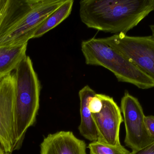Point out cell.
I'll use <instances>...</instances> for the list:
<instances>
[{
    "instance_id": "cell-20",
    "label": "cell",
    "mask_w": 154,
    "mask_h": 154,
    "mask_svg": "<svg viewBox=\"0 0 154 154\" xmlns=\"http://www.w3.org/2000/svg\"><path fill=\"white\" fill-rule=\"evenodd\" d=\"M150 29L152 32V35L153 38L154 39V24H152V25H150Z\"/></svg>"
},
{
    "instance_id": "cell-6",
    "label": "cell",
    "mask_w": 154,
    "mask_h": 154,
    "mask_svg": "<svg viewBox=\"0 0 154 154\" xmlns=\"http://www.w3.org/2000/svg\"><path fill=\"white\" fill-rule=\"evenodd\" d=\"M126 135L125 143L132 152L143 149L154 141L144 123V114L138 99L125 91L121 101Z\"/></svg>"
},
{
    "instance_id": "cell-13",
    "label": "cell",
    "mask_w": 154,
    "mask_h": 154,
    "mask_svg": "<svg viewBox=\"0 0 154 154\" xmlns=\"http://www.w3.org/2000/svg\"><path fill=\"white\" fill-rule=\"evenodd\" d=\"M74 2L73 0H66L64 3L49 14L38 28L33 38L42 37L68 18L72 11Z\"/></svg>"
},
{
    "instance_id": "cell-7",
    "label": "cell",
    "mask_w": 154,
    "mask_h": 154,
    "mask_svg": "<svg viewBox=\"0 0 154 154\" xmlns=\"http://www.w3.org/2000/svg\"><path fill=\"white\" fill-rule=\"evenodd\" d=\"M13 72L0 79V140L7 154L14 151L15 143Z\"/></svg>"
},
{
    "instance_id": "cell-17",
    "label": "cell",
    "mask_w": 154,
    "mask_h": 154,
    "mask_svg": "<svg viewBox=\"0 0 154 154\" xmlns=\"http://www.w3.org/2000/svg\"><path fill=\"white\" fill-rule=\"evenodd\" d=\"M131 154H154V141L151 144L143 149L135 152H132Z\"/></svg>"
},
{
    "instance_id": "cell-12",
    "label": "cell",
    "mask_w": 154,
    "mask_h": 154,
    "mask_svg": "<svg viewBox=\"0 0 154 154\" xmlns=\"http://www.w3.org/2000/svg\"><path fill=\"white\" fill-rule=\"evenodd\" d=\"M27 45L0 47V79L12 73L26 57Z\"/></svg>"
},
{
    "instance_id": "cell-16",
    "label": "cell",
    "mask_w": 154,
    "mask_h": 154,
    "mask_svg": "<svg viewBox=\"0 0 154 154\" xmlns=\"http://www.w3.org/2000/svg\"><path fill=\"white\" fill-rule=\"evenodd\" d=\"M144 123L148 134L154 139V116H145L144 118Z\"/></svg>"
},
{
    "instance_id": "cell-9",
    "label": "cell",
    "mask_w": 154,
    "mask_h": 154,
    "mask_svg": "<svg viewBox=\"0 0 154 154\" xmlns=\"http://www.w3.org/2000/svg\"><path fill=\"white\" fill-rule=\"evenodd\" d=\"M86 143L72 132L49 134L41 144L40 154H87Z\"/></svg>"
},
{
    "instance_id": "cell-2",
    "label": "cell",
    "mask_w": 154,
    "mask_h": 154,
    "mask_svg": "<svg viewBox=\"0 0 154 154\" xmlns=\"http://www.w3.org/2000/svg\"><path fill=\"white\" fill-rule=\"evenodd\" d=\"M15 78L14 150L20 148L25 134L33 125L39 108L41 86L32 61L26 55L14 71Z\"/></svg>"
},
{
    "instance_id": "cell-4",
    "label": "cell",
    "mask_w": 154,
    "mask_h": 154,
    "mask_svg": "<svg viewBox=\"0 0 154 154\" xmlns=\"http://www.w3.org/2000/svg\"><path fill=\"white\" fill-rule=\"evenodd\" d=\"M98 39L125 57L154 80L152 36H130L119 33Z\"/></svg>"
},
{
    "instance_id": "cell-1",
    "label": "cell",
    "mask_w": 154,
    "mask_h": 154,
    "mask_svg": "<svg viewBox=\"0 0 154 154\" xmlns=\"http://www.w3.org/2000/svg\"><path fill=\"white\" fill-rule=\"evenodd\" d=\"M79 5L80 18L87 27L126 34L154 11V0H82Z\"/></svg>"
},
{
    "instance_id": "cell-3",
    "label": "cell",
    "mask_w": 154,
    "mask_h": 154,
    "mask_svg": "<svg viewBox=\"0 0 154 154\" xmlns=\"http://www.w3.org/2000/svg\"><path fill=\"white\" fill-rule=\"evenodd\" d=\"M81 47L87 65L104 67L111 71L119 82L133 84L141 89L154 87L152 78L98 39L93 38L82 41Z\"/></svg>"
},
{
    "instance_id": "cell-19",
    "label": "cell",
    "mask_w": 154,
    "mask_h": 154,
    "mask_svg": "<svg viewBox=\"0 0 154 154\" xmlns=\"http://www.w3.org/2000/svg\"><path fill=\"white\" fill-rule=\"evenodd\" d=\"M0 154H7L5 151L4 148L2 144L1 140H0Z\"/></svg>"
},
{
    "instance_id": "cell-18",
    "label": "cell",
    "mask_w": 154,
    "mask_h": 154,
    "mask_svg": "<svg viewBox=\"0 0 154 154\" xmlns=\"http://www.w3.org/2000/svg\"><path fill=\"white\" fill-rule=\"evenodd\" d=\"M7 0H0V15L6 5Z\"/></svg>"
},
{
    "instance_id": "cell-5",
    "label": "cell",
    "mask_w": 154,
    "mask_h": 154,
    "mask_svg": "<svg viewBox=\"0 0 154 154\" xmlns=\"http://www.w3.org/2000/svg\"><path fill=\"white\" fill-rule=\"evenodd\" d=\"M66 1L41 0L0 39V47H14L28 43L47 17Z\"/></svg>"
},
{
    "instance_id": "cell-11",
    "label": "cell",
    "mask_w": 154,
    "mask_h": 154,
    "mask_svg": "<svg viewBox=\"0 0 154 154\" xmlns=\"http://www.w3.org/2000/svg\"><path fill=\"white\" fill-rule=\"evenodd\" d=\"M97 93L89 86H86L79 92L81 122L79 127L80 134L91 142L97 141V132L93 121L91 112L89 108L90 100Z\"/></svg>"
},
{
    "instance_id": "cell-10",
    "label": "cell",
    "mask_w": 154,
    "mask_h": 154,
    "mask_svg": "<svg viewBox=\"0 0 154 154\" xmlns=\"http://www.w3.org/2000/svg\"><path fill=\"white\" fill-rule=\"evenodd\" d=\"M41 0H7L0 15V39Z\"/></svg>"
},
{
    "instance_id": "cell-14",
    "label": "cell",
    "mask_w": 154,
    "mask_h": 154,
    "mask_svg": "<svg viewBox=\"0 0 154 154\" xmlns=\"http://www.w3.org/2000/svg\"><path fill=\"white\" fill-rule=\"evenodd\" d=\"M90 154H131L124 146L105 144L98 141L91 142L89 144Z\"/></svg>"
},
{
    "instance_id": "cell-8",
    "label": "cell",
    "mask_w": 154,
    "mask_h": 154,
    "mask_svg": "<svg viewBox=\"0 0 154 154\" xmlns=\"http://www.w3.org/2000/svg\"><path fill=\"white\" fill-rule=\"evenodd\" d=\"M99 96L102 108L99 113L91 114L98 136L97 141L114 146L121 145L119 130L124 121L121 109L113 98L103 94Z\"/></svg>"
},
{
    "instance_id": "cell-15",
    "label": "cell",
    "mask_w": 154,
    "mask_h": 154,
    "mask_svg": "<svg viewBox=\"0 0 154 154\" xmlns=\"http://www.w3.org/2000/svg\"><path fill=\"white\" fill-rule=\"evenodd\" d=\"M102 107V102L100 98L99 94H96L90 100L89 108L91 114L98 113L101 110Z\"/></svg>"
}]
</instances>
